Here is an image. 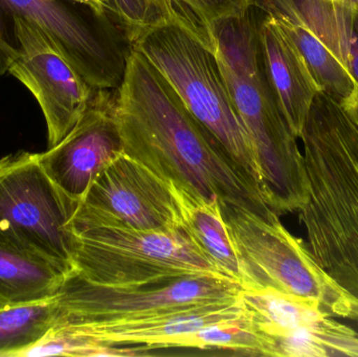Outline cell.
I'll use <instances>...</instances> for the list:
<instances>
[{
  "label": "cell",
  "instance_id": "obj_24",
  "mask_svg": "<svg viewBox=\"0 0 358 357\" xmlns=\"http://www.w3.org/2000/svg\"><path fill=\"white\" fill-rule=\"evenodd\" d=\"M179 2L206 29L210 39L215 25L231 19L243 18L252 8L250 0H179Z\"/></svg>",
  "mask_w": 358,
  "mask_h": 357
},
{
  "label": "cell",
  "instance_id": "obj_4",
  "mask_svg": "<svg viewBox=\"0 0 358 357\" xmlns=\"http://www.w3.org/2000/svg\"><path fill=\"white\" fill-rule=\"evenodd\" d=\"M130 46L157 67L196 121L216 140L240 177L262 196L252 142L210 40L181 25L167 24Z\"/></svg>",
  "mask_w": 358,
  "mask_h": 357
},
{
  "label": "cell",
  "instance_id": "obj_16",
  "mask_svg": "<svg viewBox=\"0 0 358 357\" xmlns=\"http://www.w3.org/2000/svg\"><path fill=\"white\" fill-rule=\"evenodd\" d=\"M250 4L306 29L346 67L358 87V10L340 0H250Z\"/></svg>",
  "mask_w": 358,
  "mask_h": 357
},
{
  "label": "cell",
  "instance_id": "obj_26",
  "mask_svg": "<svg viewBox=\"0 0 358 357\" xmlns=\"http://www.w3.org/2000/svg\"><path fill=\"white\" fill-rule=\"evenodd\" d=\"M342 107L358 126V87L355 90L350 99Z\"/></svg>",
  "mask_w": 358,
  "mask_h": 357
},
{
  "label": "cell",
  "instance_id": "obj_25",
  "mask_svg": "<svg viewBox=\"0 0 358 357\" xmlns=\"http://www.w3.org/2000/svg\"><path fill=\"white\" fill-rule=\"evenodd\" d=\"M71 1L77 2L82 6H87L94 12L96 16L103 19L106 16L107 13H113L110 6H108L105 0H71Z\"/></svg>",
  "mask_w": 358,
  "mask_h": 357
},
{
  "label": "cell",
  "instance_id": "obj_15",
  "mask_svg": "<svg viewBox=\"0 0 358 357\" xmlns=\"http://www.w3.org/2000/svg\"><path fill=\"white\" fill-rule=\"evenodd\" d=\"M257 35L269 85L292 133L300 140L311 106L321 89L296 44L273 17L260 10Z\"/></svg>",
  "mask_w": 358,
  "mask_h": 357
},
{
  "label": "cell",
  "instance_id": "obj_7",
  "mask_svg": "<svg viewBox=\"0 0 358 357\" xmlns=\"http://www.w3.org/2000/svg\"><path fill=\"white\" fill-rule=\"evenodd\" d=\"M73 231V274L87 282L128 285L185 275L222 276L182 228L167 233L115 228Z\"/></svg>",
  "mask_w": 358,
  "mask_h": 357
},
{
  "label": "cell",
  "instance_id": "obj_8",
  "mask_svg": "<svg viewBox=\"0 0 358 357\" xmlns=\"http://www.w3.org/2000/svg\"><path fill=\"white\" fill-rule=\"evenodd\" d=\"M241 286L217 275L168 277L128 285H101L73 274L56 298L58 322H120L152 316L194 304L235 299Z\"/></svg>",
  "mask_w": 358,
  "mask_h": 357
},
{
  "label": "cell",
  "instance_id": "obj_5",
  "mask_svg": "<svg viewBox=\"0 0 358 357\" xmlns=\"http://www.w3.org/2000/svg\"><path fill=\"white\" fill-rule=\"evenodd\" d=\"M220 209L239 262L241 289H273L315 300L334 318L351 320L347 296L278 214L263 217L227 203Z\"/></svg>",
  "mask_w": 358,
  "mask_h": 357
},
{
  "label": "cell",
  "instance_id": "obj_9",
  "mask_svg": "<svg viewBox=\"0 0 358 357\" xmlns=\"http://www.w3.org/2000/svg\"><path fill=\"white\" fill-rule=\"evenodd\" d=\"M73 228H115L173 232L181 226L173 184L125 152L88 187L78 205Z\"/></svg>",
  "mask_w": 358,
  "mask_h": 357
},
{
  "label": "cell",
  "instance_id": "obj_27",
  "mask_svg": "<svg viewBox=\"0 0 358 357\" xmlns=\"http://www.w3.org/2000/svg\"><path fill=\"white\" fill-rule=\"evenodd\" d=\"M340 1L350 6V8H355V10H358V0H340Z\"/></svg>",
  "mask_w": 358,
  "mask_h": 357
},
{
  "label": "cell",
  "instance_id": "obj_3",
  "mask_svg": "<svg viewBox=\"0 0 358 357\" xmlns=\"http://www.w3.org/2000/svg\"><path fill=\"white\" fill-rule=\"evenodd\" d=\"M258 10L213 29L214 52L256 156L263 199L278 215L306 201L307 175L299 138L288 126L263 66L257 35Z\"/></svg>",
  "mask_w": 358,
  "mask_h": 357
},
{
  "label": "cell",
  "instance_id": "obj_20",
  "mask_svg": "<svg viewBox=\"0 0 358 357\" xmlns=\"http://www.w3.org/2000/svg\"><path fill=\"white\" fill-rule=\"evenodd\" d=\"M275 20L304 57L321 92L343 106L357 87L346 67L304 27Z\"/></svg>",
  "mask_w": 358,
  "mask_h": 357
},
{
  "label": "cell",
  "instance_id": "obj_14",
  "mask_svg": "<svg viewBox=\"0 0 358 357\" xmlns=\"http://www.w3.org/2000/svg\"><path fill=\"white\" fill-rule=\"evenodd\" d=\"M241 316L243 308L238 296L235 299L194 304L134 320L102 324L58 323L108 345H143L163 349L178 335H189Z\"/></svg>",
  "mask_w": 358,
  "mask_h": 357
},
{
  "label": "cell",
  "instance_id": "obj_21",
  "mask_svg": "<svg viewBox=\"0 0 358 357\" xmlns=\"http://www.w3.org/2000/svg\"><path fill=\"white\" fill-rule=\"evenodd\" d=\"M111 6L129 45L136 44L149 31L167 24H179L210 38L179 0H111Z\"/></svg>",
  "mask_w": 358,
  "mask_h": 357
},
{
  "label": "cell",
  "instance_id": "obj_22",
  "mask_svg": "<svg viewBox=\"0 0 358 357\" xmlns=\"http://www.w3.org/2000/svg\"><path fill=\"white\" fill-rule=\"evenodd\" d=\"M150 348L142 345H108L81 335L63 323H57L41 340L18 357H115L147 356Z\"/></svg>",
  "mask_w": 358,
  "mask_h": 357
},
{
  "label": "cell",
  "instance_id": "obj_2",
  "mask_svg": "<svg viewBox=\"0 0 358 357\" xmlns=\"http://www.w3.org/2000/svg\"><path fill=\"white\" fill-rule=\"evenodd\" d=\"M300 140L307 197L298 213L307 247L347 296L358 323V126L320 92Z\"/></svg>",
  "mask_w": 358,
  "mask_h": 357
},
{
  "label": "cell",
  "instance_id": "obj_29",
  "mask_svg": "<svg viewBox=\"0 0 358 357\" xmlns=\"http://www.w3.org/2000/svg\"></svg>",
  "mask_w": 358,
  "mask_h": 357
},
{
  "label": "cell",
  "instance_id": "obj_19",
  "mask_svg": "<svg viewBox=\"0 0 358 357\" xmlns=\"http://www.w3.org/2000/svg\"><path fill=\"white\" fill-rule=\"evenodd\" d=\"M60 318L56 296L0 306V357H18L40 341Z\"/></svg>",
  "mask_w": 358,
  "mask_h": 357
},
{
  "label": "cell",
  "instance_id": "obj_28",
  "mask_svg": "<svg viewBox=\"0 0 358 357\" xmlns=\"http://www.w3.org/2000/svg\"><path fill=\"white\" fill-rule=\"evenodd\" d=\"M105 1H106L107 3H108V6H110L111 10H113V6H111V0H105Z\"/></svg>",
  "mask_w": 358,
  "mask_h": 357
},
{
  "label": "cell",
  "instance_id": "obj_1",
  "mask_svg": "<svg viewBox=\"0 0 358 357\" xmlns=\"http://www.w3.org/2000/svg\"><path fill=\"white\" fill-rule=\"evenodd\" d=\"M126 154L194 196L263 217L275 212L231 167L216 140L187 110L157 67L134 46L115 96Z\"/></svg>",
  "mask_w": 358,
  "mask_h": 357
},
{
  "label": "cell",
  "instance_id": "obj_11",
  "mask_svg": "<svg viewBox=\"0 0 358 357\" xmlns=\"http://www.w3.org/2000/svg\"><path fill=\"white\" fill-rule=\"evenodd\" d=\"M13 39L15 45L2 59L1 73L8 71L35 96L45 119L50 148L81 119L94 88L35 25L14 19Z\"/></svg>",
  "mask_w": 358,
  "mask_h": 357
},
{
  "label": "cell",
  "instance_id": "obj_12",
  "mask_svg": "<svg viewBox=\"0 0 358 357\" xmlns=\"http://www.w3.org/2000/svg\"><path fill=\"white\" fill-rule=\"evenodd\" d=\"M16 18L41 29L94 89L121 85L127 54L58 0H0V73L2 59L15 45Z\"/></svg>",
  "mask_w": 358,
  "mask_h": 357
},
{
  "label": "cell",
  "instance_id": "obj_6",
  "mask_svg": "<svg viewBox=\"0 0 358 357\" xmlns=\"http://www.w3.org/2000/svg\"><path fill=\"white\" fill-rule=\"evenodd\" d=\"M78 205L52 182L38 153L0 159V242L73 274Z\"/></svg>",
  "mask_w": 358,
  "mask_h": 357
},
{
  "label": "cell",
  "instance_id": "obj_23",
  "mask_svg": "<svg viewBox=\"0 0 358 357\" xmlns=\"http://www.w3.org/2000/svg\"><path fill=\"white\" fill-rule=\"evenodd\" d=\"M166 348L221 349L248 356H265V346L248 316L244 314L235 320L225 321L204 327L189 335H178Z\"/></svg>",
  "mask_w": 358,
  "mask_h": 357
},
{
  "label": "cell",
  "instance_id": "obj_13",
  "mask_svg": "<svg viewBox=\"0 0 358 357\" xmlns=\"http://www.w3.org/2000/svg\"><path fill=\"white\" fill-rule=\"evenodd\" d=\"M111 89H94L75 127L55 146L39 154L52 182L79 203L94 178L124 152Z\"/></svg>",
  "mask_w": 358,
  "mask_h": 357
},
{
  "label": "cell",
  "instance_id": "obj_10",
  "mask_svg": "<svg viewBox=\"0 0 358 357\" xmlns=\"http://www.w3.org/2000/svg\"><path fill=\"white\" fill-rule=\"evenodd\" d=\"M244 314L262 337L265 356H358V333L315 300L273 289H241Z\"/></svg>",
  "mask_w": 358,
  "mask_h": 357
},
{
  "label": "cell",
  "instance_id": "obj_17",
  "mask_svg": "<svg viewBox=\"0 0 358 357\" xmlns=\"http://www.w3.org/2000/svg\"><path fill=\"white\" fill-rule=\"evenodd\" d=\"M172 184L185 232L223 277L241 286L239 262L221 213L220 203L204 201Z\"/></svg>",
  "mask_w": 358,
  "mask_h": 357
},
{
  "label": "cell",
  "instance_id": "obj_18",
  "mask_svg": "<svg viewBox=\"0 0 358 357\" xmlns=\"http://www.w3.org/2000/svg\"><path fill=\"white\" fill-rule=\"evenodd\" d=\"M69 277L48 261L0 242V306L54 297Z\"/></svg>",
  "mask_w": 358,
  "mask_h": 357
}]
</instances>
